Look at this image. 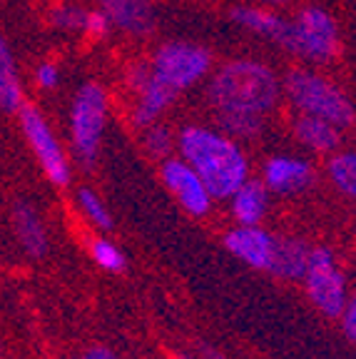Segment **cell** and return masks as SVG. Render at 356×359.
<instances>
[{
  "mask_svg": "<svg viewBox=\"0 0 356 359\" xmlns=\"http://www.w3.org/2000/svg\"><path fill=\"white\" fill-rule=\"evenodd\" d=\"M22 105V90L20 80L15 73V60L8 48L6 38L0 35V110L15 112Z\"/></svg>",
  "mask_w": 356,
  "mask_h": 359,
  "instance_id": "cell-17",
  "label": "cell"
},
{
  "mask_svg": "<svg viewBox=\"0 0 356 359\" xmlns=\"http://www.w3.org/2000/svg\"><path fill=\"white\" fill-rule=\"evenodd\" d=\"M145 145L152 155L157 157H165L172 147V135L167 133L165 128H150L147 130V137H145Z\"/></svg>",
  "mask_w": 356,
  "mask_h": 359,
  "instance_id": "cell-24",
  "label": "cell"
},
{
  "mask_svg": "<svg viewBox=\"0 0 356 359\" xmlns=\"http://www.w3.org/2000/svg\"><path fill=\"white\" fill-rule=\"evenodd\" d=\"M294 133L306 147L317 152H331L339 145V128L322 118H314V115H304V112H299V118H296Z\"/></svg>",
  "mask_w": 356,
  "mask_h": 359,
  "instance_id": "cell-15",
  "label": "cell"
},
{
  "mask_svg": "<svg viewBox=\"0 0 356 359\" xmlns=\"http://www.w3.org/2000/svg\"><path fill=\"white\" fill-rule=\"evenodd\" d=\"M304 277L314 304L329 317L341 314V309H344V277L339 275L329 250H324V247L309 250Z\"/></svg>",
  "mask_w": 356,
  "mask_h": 359,
  "instance_id": "cell-8",
  "label": "cell"
},
{
  "mask_svg": "<svg viewBox=\"0 0 356 359\" xmlns=\"http://www.w3.org/2000/svg\"><path fill=\"white\" fill-rule=\"evenodd\" d=\"M344 330H346V337L349 339H354L356 337V307L354 304H344Z\"/></svg>",
  "mask_w": 356,
  "mask_h": 359,
  "instance_id": "cell-27",
  "label": "cell"
},
{
  "mask_svg": "<svg viewBox=\"0 0 356 359\" xmlns=\"http://www.w3.org/2000/svg\"><path fill=\"white\" fill-rule=\"evenodd\" d=\"M210 359H224V357H219V354H212V357Z\"/></svg>",
  "mask_w": 356,
  "mask_h": 359,
  "instance_id": "cell-30",
  "label": "cell"
},
{
  "mask_svg": "<svg viewBox=\"0 0 356 359\" xmlns=\"http://www.w3.org/2000/svg\"><path fill=\"white\" fill-rule=\"evenodd\" d=\"M53 25L62 30H78V33H85V20H88V11L78 6H57L55 11L50 13Z\"/></svg>",
  "mask_w": 356,
  "mask_h": 359,
  "instance_id": "cell-21",
  "label": "cell"
},
{
  "mask_svg": "<svg viewBox=\"0 0 356 359\" xmlns=\"http://www.w3.org/2000/svg\"><path fill=\"white\" fill-rule=\"evenodd\" d=\"M312 165L299 157H274L264 168V182L277 192H299L312 185Z\"/></svg>",
  "mask_w": 356,
  "mask_h": 359,
  "instance_id": "cell-13",
  "label": "cell"
},
{
  "mask_svg": "<svg viewBox=\"0 0 356 359\" xmlns=\"http://www.w3.org/2000/svg\"><path fill=\"white\" fill-rule=\"evenodd\" d=\"M279 48L312 62H327L339 53V28L336 20L322 8H304L279 40Z\"/></svg>",
  "mask_w": 356,
  "mask_h": 359,
  "instance_id": "cell-4",
  "label": "cell"
},
{
  "mask_svg": "<svg viewBox=\"0 0 356 359\" xmlns=\"http://www.w3.org/2000/svg\"><path fill=\"white\" fill-rule=\"evenodd\" d=\"M256 3H267V6H282V3H289V0H256Z\"/></svg>",
  "mask_w": 356,
  "mask_h": 359,
  "instance_id": "cell-29",
  "label": "cell"
},
{
  "mask_svg": "<svg viewBox=\"0 0 356 359\" xmlns=\"http://www.w3.org/2000/svg\"><path fill=\"white\" fill-rule=\"evenodd\" d=\"M18 110H20L22 133H25L28 142L33 145L45 175H48L55 185H67V182H70V165H67L65 155H62L60 145H57V137L53 135L50 125L45 123V118L40 115L38 107L20 105Z\"/></svg>",
  "mask_w": 356,
  "mask_h": 359,
  "instance_id": "cell-7",
  "label": "cell"
},
{
  "mask_svg": "<svg viewBox=\"0 0 356 359\" xmlns=\"http://www.w3.org/2000/svg\"><path fill=\"white\" fill-rule=\"evenodd\" d=\"M15 232H18V237H20L22 247H25L30 255L40 257V255L48 252V240H45L43 224H40L38 215H35L33 208H28V205H18Z\"/></svg>",
  "mask_w": 356,
  "mask_h": 359,
  "instance_id": "cell-19",
  "label": "cell"
},
{
  "mask_svg": "<svg viewBox=\"0 0 356 359\" xmlns=\"http://www.w3.org/2000/svg\"><path fill=\"white\" fill-rule=\"evenodd\" d=\"M232 18H234V22H240L242 28L264 35V38L274 40L277 45L284 35V28H287V20H282V18L269 11H262V8H247V6L234 8Z\"/></svg>",
  "mask_w": 356,
  "mask_h": 359,
  "instance_id": "cell-16",
  "label": "cell"
},
{
  "mask_svg": "<svg viewBox=\"0 0 356 359\" xmlns=\"http://www.w3.org/2000/svg\"><path fill=\"white\" fill-rule=\"evenodd\" d=\"M130 85L137 90V105H135V125L137 128H150L162 112L167 110L177 97V90L167 83H162L150 65H135L130 70Z\"/></svg>",
  "mask_w": 356,
  "mask_h": 359,
  "instance_id": "cell-9",
  "label": "cell"
},
{
  "mask_svg": "<svg viewBox=\"0 0 356 359\" xmlns=\"http://www.w3.org/2000/svg\"><path fill=\"white\" fill-rule=\"evenodd\" d=\"M227 247L240 259L252 264V267L269 269L272 267L277 242L272 240V235H267V232L254 227V224H242L240 230H232L227 235Z\"/></svg>",
  "mask_w": 356,
  "mask_h": 359,
  "instance_id": "cell-12",
  "label": "cell"
},
{
  "mask_svg": "<svg viewBox=\"0 0 356 359\" xmlns=\"http://www.w3.org/2000/svg\"><path fill=\"white\" fill-rule=\"evenodd\" d=\"M78 200H80V205H83V210H85V215H88L90 219H93L97 227H102V230H107V227H112V217H110V212L105 210V205L100 202V197L95 195L93 190H80L78 192Z\"/></svg>",
  "mask_w": 356,
  "mask_h": 359,
  "instance_id": "cell-22",
  "label": "cell"
},
{
  "mask_svg": "<svg viewBox=\"0 0 356 359\" xmlns=\"http://www.w3.org/2000/svg\"><path fill=\"white\" fill-rule=\"evenodd\" d=\"M85 359H115V357H112V352H107V349H90V352L85 354Z\"/></svg>",
  "mask_w": 356,
  "mask_h": 359,
  "instance_id": "cell-28",
  "label": "cell"
},
{
  "mask_svg": "<svg viewBox=\"0 0 356 359\" xmlns=\"http://www.w3.org/2000/svg\"><path fill=\"white\" fill-rule=\"evenodd\" d=\"M329 175L334 180V185L346 195L356 192V157L354 152H341L329 165Z\"/></svg>",
  "mask_w": 356,
  "mask_h": 359,
  "instance_id": "cell-20",
  "label": "cell"
},
{
  "mask_svg": "<svg viewBox=\"0 0 356 359\" xmlns=\"http://www.w3.org/2000/svg\"><path fill=\"white\" fill-rule=\"evenodd\" d=\"M229 197H232L234 217L240 224H256L267 212V185L256 180H245Z\"/></svg>",
  "mask_w": 356,
  "mask_h": 359,
  "instance_id": "cell-14",
  "label": "cell"
},
{
  "mask_svg": "<svg viewBox=\"0 0 356 359\" xmlns=\"http://www.w3.org/2000/svg\"><path fill=\"white\" fill-rule=\"evenodd\" d=\"M105 120H107L105 90L95 83L83 85L78 90V95H75L73 115H70L73 142L83 163H93V157L97 155L102 130H105Z\"/></svg>",
  "mask_w": 356,
  "mask_h": 359,
  "instance_id": "cell-5",
  "label": "cell"
},
{
  "mask_svg": "<svg viewBox=\"0 0 356 359\" xmlns=\"http://www.w3.org/2000/svg\"><path fill=\"white\" fill-rule=\"evenodd\" d=\"M162 180L165 185L174 192V197L179 200L187 212L192 215H207L212 205V195L205 187V182L200 180V175L189 168L182 160H167L162 165Z\"/></svg>",
  "mask_w": 356,
  "mask_h": 359,
  "instance_id": "cell-10",
  "label": "cell"
},
{
  "mask_svg": "<svg viewBox=\"0 0 356 359\" xmlns=\"http://www.w3.org/2000/svg\"><path fill=\"white\" fill-rule=\"evenodd\" d=\"M35 78H38V85L40 88H55L57 85V78H60V73H57V67L53 65V62H43V65L38 67V75H35Z\"/></svg>",
  "mask_w": 356,
  "mask_h": 359,
  "instance_id": "cell-26",
  "label": "cell"
},
{
  "mask_svg": "<svg viewBox=\"0 0 356 359\" xmlns=\"http://www.w3.org/2000/svg\"><path fill=\"white\" fill-rule=\"evenodd\" d=\"M287 95L292 105L304 115H314L334 128H349L354 123V105L331 80L312 70H294L287 78Z\"/></svg>",
  "mask_w": 356,
  "mask_h": 359,
  "instance_id": "cell-3",
  "label": "cell"
},
{
  "mask_svg": "<svg viewBox=\"0 0 356 359\" xmlns=\"http://www.w3.org/2000/svg\"><path fill=\"white\" fill-rule=\"evenodd\" d=\"M112 22L107 20V15L102 11H90L88 13V20H85V33L95 35V38H105L110 33Z\"/></svg>",
  "mask_w": 356,
  "mask_h": 359,
  "instance_id": "cell-25",
  "label": "cell"
},
{
  "mask_svg": "<svg viewBox=\"0 0 356 359\" xmlns=\"http://www.w3.org/2000/svg\"><path fill=\"white\" fill-rule=\"evenodd\" d=\"M212 65L210 50L192 43H167L155 53L152 73L172 90H187L207 75Z\"/></svg>",
  "mask_w": 356,
  "mask_h": 359,
  "instance_id": "cell-6",
  "label": "cell"
},
{
  "mask_svg": "<svg viewBox=\"0 0 356 359\" xmlns=\"http://www.w3.org/2000/svg\"><path fill=\"white\" fill-rule=\"evenodd\" d=\"M179 150L212 197H229L247 180V157L234 140L214 130L197 125L184 128L179 133Z\"/></svg>",
  "mask_w": 356,
  "mask_h": 359,
  "instance_id": "cell-2",
  "label": "cell"
},
{
  "mask_svg": "<svg viewBox=\"0 0 356 359\" xmlns=\"http://www.w3.org/2000/svg\"><path fill=\"white\" fill-rule=\"evenodd\" d=\"M306 262H309V250L301 242H277L274 247V259L272 267L277 275L282 277H292V280H299L306 272Z\"/></svg>",
  "mask_w": 356,
  "mask_h": 359,
  "instance_id": "cell-18",
  "label": "cell"
},
{
  "mask_svg": "<svg viewBox=\"0 0 356 359\" xmlns=\"http://www.w3.org/2000/svg\"><path fill=\"white\" fill-rule=\"evenodd\" d=\"M279 100V80L264 62L232 60L210 83V102L217 115L264 118Z\"/></svg>",
  "mask_w": 356,
  "mask_h": 359,
  "instance_id": "cell-1",
  "label": "cell"
},
{
  "mask_svg": "<svg viewBox=\"0 0 356 359\" xmlns=\"http://www.w3.org/2000/svg\"><path fill=\"white\" fill-rule=\"evenodd\" d=\"M100 6L107 20L128 35L145 38L152 33V25H155L152 0H100Z\"/></svg>",
  "mask_w": 356,
  "mask_h": 359,
  "instance_id": "cell-11",
  "label": "cell"
},
{
  "mask_svg": "<svg viewBox=\"0 0 356 359\" xmlns=\"http://www.w3.org/2000/svg\"><path fill=\"white\" fill-rule=\"evenodd\" d=\"M93 255H95V259H97V264H102L105 269H115V272L125 269V257L120 255V250H117L112 242L97 240L93 245Z\"/></svg>",
  "mask_w": 356,
  "mask_h": 359,
  "instance_id": "cell-23",
  "label": "cell"
}]
</instances>
